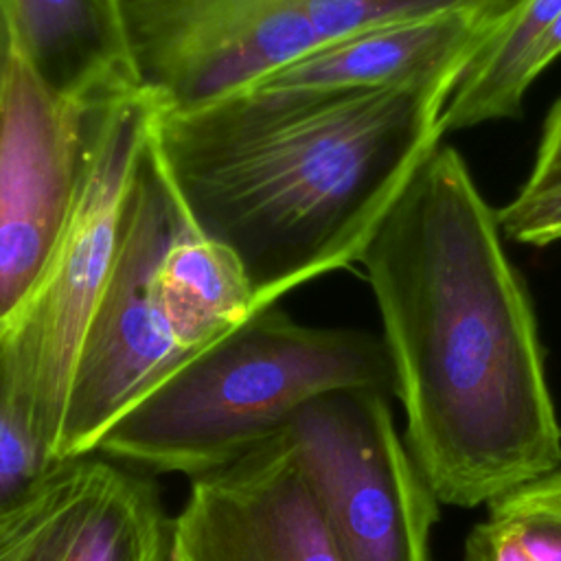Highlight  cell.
Wrapping results in <instances>:
<instances>
[{
    "mask_svg": "<svg viewBox=\"0 0 561 561\" xmlns=\"http://www.w3.org/2000/svg\"><path fill=\"white\" fill-rule=\"evenodd\" d=\"M357 265L379 309L403 440L436 502L473 508L561 469L533 300L454 147L421 162Z\"/></svg>",
    "mask_w": 561,
    "mask_h": 561,
    "instance_id": "cell-1",
    "label": "cell"
},
{
    "mask_svg": "<svg viewBox=\"0 0 561 561\" xmlns=\"http://www.w3.org/2000/svg\"><path fill=\"white\" fill-rule=\"evenodd\" d=\"M451 79L291 103L156 105L149 153L182 210L276 305L359 261L440 145Z\"/></svg>",
    "mask_w": 561,
    "mask_h": 561,
    "instance_id": "cell-2",
    "label": "cell"
},
{
    "mask_svg": "<svg viewBox=\"0 0 561 561\" xmlns=\"http://www.w3.org/2000/svg\"><path fill=\"white\" fill-rule=\"evenodd\" d=\"M342 390L394 392L383 340L307 327L274 305L149 390L96 454L197 478L283 432L309 401Z\"/></svg>",
    "mask_w": 561,
    "mask_h": 561,
    "instance_id": "cell-3",
    "label": "cell"
},
{
    "mask_svg": "<svg viewBox=\"0 0 561 561\" xmlns=\"http://www.w3.org/2000/svg\"><path fill=\"white\" fill-rule=\"evenodd\" d=\"M153 114V99L116 61L88 118L68 219L20 322L0 344L2 388L53 465L75 366L112 276L149 153Z\"/></svg>",
    "mask_w": 561,
    "mask_h": 561,
    "instance_id": "cell-4",
    "label": "cell"
},
{
    "mask_svg": "<svg viewBox=\"0 0 561 561\" xmlns=\"http://www.w3.org/2000/svg\"><path fill=\"white\" fill-rule=\"evenodd\" d=\"M114 68L101 46L57 83L13 35L0 88V344L20 322L68 219L88 118Z\"/></svg>",
    "mask_w": 561,
    "mask_h": 561,
    "instance_id": "cell-5",
    "label": "cell"
},
{
    "mask_svg": "<svg viewBox=\"0 0 561 561\" xmlns=\"http://www.w3.org/2000/svg\"><path fill=\"white\" fill-rule=\"evenodd\" d=\"M285 434L342 561H430L438 502L397 432L386 392L318 397Z\"/></svg>",
    "mask_w": 561,
    "mask_h": 561,
    "instance_id": "cell-6",
    "label": "cell"
},
{
    "mask_svg": "<svg viewBox=\"0 0 561 561\" xmlns=\"http://www.w3.org/2000/svg\"><path fill=\"white\" fill-rule=\"evenodd\" d=\"M173 226L175 197L147 153L112 276L75 366L57 462L96 454L103 436L125 412L197 355L178 344L151 296V274Z\"/></svg>",
    "mask_w": 561,
    "mask_h": 561,
    "instance_id": "cell-7",
    "label": "cell"
},
{
    "mask_svg": "<svg viewBox=\"0 0 561 561\" xmlns=\"http://www.w3.org/2000/svg\"><path fill=\"white\" fill-rule=\"evenodd\" d=\"M167 561H342L285 430L191 478Z\"/></svg>",
    "mask_w": 561,
    "mask_h": 561,
    "instance_id": "cell-8",
    "label": "cell"
},
{
    "mask_svg": "<svg viewBox=\"0 0 561 561\" xmlns=\"http://www.w3.org/2000/svg\"><path fill=\"white\" fill-rule=\"evenodd\" d=\"M158 486L103 454L55 462L0 511V561H167Z\"/></svg>",
    "mask_w": 561,
    "mask_h": 561,
    "instance_id": "cell-9",
    "label": "cell"
},
{
    "mask_svg": "<svg viewBox=\"0 0 561 561\" xmlns=\"http://www.w3.org/2000/svg\"><path fill=\"white\" fill-rule=\"evenodd\" d=\"M493 20L473 11H449L370 26L296 57L232 96L291 103L451 79Z\"/></svg>",
    "mask_w": 561,
    "mask_h": 561,
    "instance_id": "cell-10",
    "label": "cell"
},
{
    "mask_svg": "<svg viewBox=\"0 0 561 561\" xmlns=\"http://www.w3.org/2000/svg\"><path fill=\"white\" fill-rule=\"evenodd\" d=\"M193 28L294 61L351 33L449 11L497 18L511 0H160Z\"/></svg>",
    "mask_w": 561,
    "mask_h": 561,
    "instance_id": "cell-11",
    "label": "cell"
},
{
    "mask_svg": "<svg viewBox=\"0 0 561 561\" xmlns=\"http://www.w3.org/2000/svg\"><path fill=\"white\" fill-rule=\"evenodd\" d=\"M151 296L178 344L191 353L274 307L234 250L195 226L178 199L171 239L151 274Z\"/></svg>",
    "mask_w": 561,
    "mask_h": 561,
    "instance_id": "cell-12",
    "label": "cell"
},
{
    "mask_svg": "<svg viewBox=\"0 0 561 561\" xmlns=\"http://www.w3.org/2000/svg\"><path fill=\"white\" fill-rule=\"evenodd\" d=\"M561 15V0H511L460 68L440 131L454 134L489 121L519 118L528 88V59Z\"/></svg>",
    "mask_w": 561,
    "mask_h": 561,
    "instance_id": "cell-13",
    "label": "cell"
},
{
    "mask_svg": "<svg viewBox=\"0 0 561 561\" xmlns=\"http://www.w3.org/2000/svg\"><path fill=\"white\" fill-rule=\"evenodd\" d=\"M465 561H561V469L491 500L467 535Z\"/></svg>",
    "mask_w": 561,
    "mask_h": 561,
    "instance_id": "cell-14",
    "label": "cell"
},
{
    "mask_svg": "<svg viewBox=\"0 0 561 561\" xmlns=\"http://www.w3.org/2000/svg\"><path fill=\"white\" fill-rule=\"evenodd\" d=\"M15 39L46 68L92 28V0H7Z\"/></svg>",
    "mask_w": 561,
    "mask_h": 561,
    "instance_id": "cell-15",
    "label": "cell"
},
{
    "mask_svg": "<svg viewBox=\"0 0 561 561\" xmlns=\"http://www.w3.org/2000/svg\"><path fill=\"white\" fill-rule=\"evenodd\" d=\"M50 467L0 381V511L22 500Z\"/></svg>",
    "mask_w": 561,
    "mask_h": 561,
    "instance_id": "cell-16",
    "label": "cell"
},
{
    "mask_svg": "<svg viewBox=\"0 0 561 561\" xmlns=\"http://www.w3.org/2000/svg\"><path fill=\"white\" fill-rule=\"evenodd\" d=\"M504 239L524 245L561 241V184L533 195H515L495 210Z\"/></svg>",
    "mask_w": 561,
    "mask_h": 561,
    "instance_id": "cell-17",
    "label": "cell"
},
{
    "mask_svg": "<svg viewBox=\"0 0 561 561\" xmlns=\"http://www.w3.org/2000/svg\"><path fill=\"white\" fill-rule=\"evenodd\" d=\"M561 184V96L548 110L530 175L517 195H533Z\"/></svg>",
    "mask_w": 561,
    "mask_h": 561,
    "instance_id": "cell-18",
    "label": "cell"
},
{
    "mask_svg": "<svg viewBox=\"0 0 561 561\" xmlns=\"http://www.w3.org/2000/svg\"><path fill=\"white\" fill-rule=\"evenodd\" d=\"M561 57V15L557 22L543 33L539 44L535 46L530 59H528V81L533 83L552 61Z\"/></svg>",
    "mask_w": 561,
    "mask_h": 561,
    "instance_id": "cell-19",
    "label": "cell"
},
{
    "mask_svg": "<svg viewBox=\"0 0 561 561\" xmlns=\"http://www.w3.org/2000/svg\"><path fill=\"white\" fill-rule=\"evenodd\" d=\"M11 46H13V22H11L7 0H0V88H2L4 70L11 57Z\"/></svg>",
    "mask_w": 561,
    "mask_h": 561,
    "instance_id": "cell-20",
    "label": "cell"
}]
</instances>
